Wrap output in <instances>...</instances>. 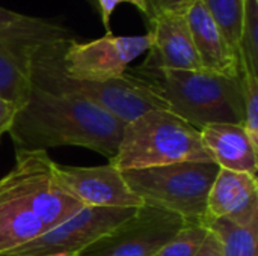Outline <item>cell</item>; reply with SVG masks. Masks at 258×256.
<instances>
[{"instance_id":"26","label":"cell","mask_w":258,"mask_h":256,"mask_svg":"<svg viewBox=\"0 0 258 256\" xmlns=\"http://www.w3.org/2000/svg\"><path fill=\"white\" fill-rule=\"evenodd\" d=\"M197 256H222V247H221V241L216 237L215 232L209 231L201 249L198 250Z\"/></svg>"},{"instance_id":"25","label":"cell","mask_w":258,"mask_h":256,"mask_svg":"<svg viewBox=\"0 0 258 256\" xmlns=\"http://www.w3.org/2000/svg\"><path fill=\"white\" fill-rule=\"evenodd\" d=\"M18 106L11 103V101H6L3 98H0V139L5 133L9 131L12 122H14V118L18 112Z\"/></svg>"},{"instance_id":"28","label":"cell","mask_w":258,"mask_h":256,"mask_svg":"<svg viewBox=\"0 0 258 256\" xmlns=\"http://www.w3.org/2000/svg\"><path fill=\"white\" fill-rule=\"evenodd\" d=\"M89 2H91V3H92V5H94V0H89Z\"/></svg>"},{"instance_id":"27","label":"cell","mask_w":258,"mask_h":256,"mask_svg":"<svg viewBox=\"0 0 258 256\" xmlns=\"http://www.w3.org/2000/svg\"><path fill=\"white\" fill-rule=\"evenodd\" d=\"M57 256H77V255H57Z\"/></svg>"},{"instance_id":"5","label":"cell","mask_w":258,"mask_h":256,"mask_svg":"<svg viewBox=\"0 0 258 256\" xmlns=\"http://www.w3.org/2000/svg\"><path fill=\"white\" fill-rule=\"evenodd\" d=\"M218 172L213 161H183L125 170L122 177L145 204L168 210L186 223L207 225V198Z\"/></svg>"},{"instance_id":"21","label":"cell","mask_w":258,"mask_h":256,"mask_svg":"<svg viewBox=\"0 0 258 256\" xmlns=\"http://www.w3.org/2000/svg\"><path fill=\"white\" fill-rule=\"evenodd\" d=\"M209 226L203 223H187L168 244H165L154 256H197L201 249Z\"/></svg>"},{"instance_id":"14","label":"cell","mask_w":258,"mask_h":256,"mask_svg":"<svg viewBox=\"0 0 258 256\" xmlns=\"http://www.w3.org/2000/svg\"><path fill=\"white\" fill-rule=\"evenodd\" d=\"M73 32L59 21L24 15L0 6V47L33 56L38 50L67 45Z\"/></svg>"},{"instance_id":"24","label":"cell","mask_w":258,"mask_h":256,"mask_svg":"<svg viewBox=\"0 0 258 256\" xmlns=\"http://www.w3.org/2000/svg\"><path fill=\"white\" fill-rule=\"evenodd\" d=\"M147 2H148L150 11H151V15H153V14L166 12V11H180V12H184L187 9V6L194 0H147Z\"/></svg>"},{"instance_id":"6","label":"cell","mask_w":258,"mask_h":256,"mask_svg":"<svg viewBox=\"0 0 258 256\" xmlns=\"http://www.w3.org/2000/svg\"><path fill=\"white\" fill-rule=\"evenodd\" d=\"M54 166L56 163L48 157L47 151L17 149L15 164L3 177L47 231L67 222L83 208L60 184Z\"/></svg>"},{"instance_id":"8","label":"cell","mask_w":258,"mask_h":256,"mask_svg":"<svg viewBox=\"0 0 258 256\" xmlns=\"http://www.w3.org/2000/svg\"><path fill=\"white\" fill-rule=\"evenodd\" d=\"M138 208L83 207L67 222L0 256L79 255L136 214Z\"/></svg>"},{"instance_id":"9","label":"cell","mask_w":258,"mask_h":256,"mask_svg":"<svg viewBox=\"0 0 258 256\" xmlns=\"http://www.w3.org/2000/svg\"><path fill=\"white\" fill-rule=\"evenodd\" d=\"M186 225L180 216L144 204L132 219L77 256H154Z\"/></svg>"},{"instance_id":"4","label":"cell","mask_w":258,"mask_h":256,"mask_svg":"<svg viewBox=\"0 0 258 256\" xmlns=\"http://www.w3.org/2000/svg\"><path fill=\"white\" fill-rule=\"evenodd\" d=\"M68 45V44H67ZM67 45H53L38 50L30 59L32 86L56 95H70L91 101L124 124L153 109H166L165 103L147 91L138 80L124 74L118 80L95 83L70 78L62 66V53Z\"/></svg>"},{"instance_id":"22","label":"cell","mask_w":258,"mask_h":256,"mask_svg":"<svg viewBox=\"0 0 258 256\" xmlns=\"http://www.w3.org/2000/svg\"><path fill=\"white\" fill-rule=\"evenodd\" d=\"M243 88V127L258 148V77L243 71L242 72Z\"/></svg>"},{"instance_id":"2","label":"cell","mask_w":258,"mask_h":256,"mask_svg":"<svg viewBox=\"0 0 258 256\" xmlns=\"http://www.w3.org/2000/svg\"><path fill=\"white\" fill-rule=\"evenodd\" d=\"M125 74L165 103L168 110L201 130L209 124L243 125L242 78L204 69L127 68Z\"/></svg>"},{"instance_id":"23","label":"cell","mask_w":258,"mask_h":256,"mask_svg":"<svg viewBox=\"0 0 258 256\" xmlns=\"http://www.w3.org/2000/svg\"><path fill=\"white\" fill-rule=\"evenodd\" d=\"M121 3L133 5L138 11H141L144 14V17L147 20L151 15V11H150V6H148V2L147 0H94V5L98 8V14H100V18H101V24L104 26L106 35H112L110 18H112L116 6L121 5Z\"/></svg>"},{"instance_id":"19","label":"cell","mask_w":258,"mask_h":256,"mask_svg":"<svg viewBox=\"0 0 258 256\" xmlns=\"http://www.w3.org/2000/svg\"><path fill=\"white\" fill-rule=\"evenodd\" d=\"M227 42L239 53L245 0H203ZM240 54V53H239Z\"/></svg>"},{"instance_id":"13","label":"cell","mask_w":258,"mask_h":256,"mask_svg":"<svg viewBox=\"0 0 258 256\" xmlns=\"http://www.w3.org/2000/svg\"><path fill=\"white\" fill-rule=\"evenodd\" d=\"M194 47L204 71L242 78L240 54L230 47L203 0H194L186 9Z\"/></svg>"},{"instance_id":"7","label":"cell","mask_w":258,"mask_h":256,"mask_svg":"<svg viewBox=\"0 0 258 256\" xmlns=\"http://www.w3.org/2000/svg\"><path fill=\"white\" fill-rule=\"evenodd\" d=\"M153 45V35H104L89 42L71 41L62 53V66L70 78L80 81H110L124 77L128 65Z\"/></svg>"},{"instance_id":"1","label":"cell","mask_w":258,"mask_h":256,"mask_svg":"<svg viewBox=\"0 0 258 256\" xmlns=\"http://www.w3.org/2000/svg\"><path fill=\"white\" fill-rule=\"evenodd\" d=\"M124 125L91 101L32 86L8 133L17 149L47 151L57 146H82L112 158Z\"/></svg>"},{"instance_id":"10","label":"cell","mask_w":258,"mask_h":256,"mask_svg":"<svg viewBox=\"0 0 258 256\" xmlns=\"http://www.w3.org/2000/svg\"><path fill=\"white\" fill-rule=\"evenodd\" d=\"M54 172L60 184L83 207L141 208L145 204L127 186L122 172L110 163L92 167L56 164Z\"/></svg>"},{"instance_id":"16","label":"cell","mask_w":258,"mask_h":256,"mask_svg":"<svg viewBox=\"0 0 258 256\" xmlns=\"http://www.w3.org/2000/svg\"><path fill=\"white\" fill-rule=\"evenodd\" d=\"M42 222L15 195L5 178L0 180V255L8 253L45 232Z\"/></svg>"},{"instance_id":"17","label":"cell","mask_w":258,"mask_h":256,"mask_svg":"<svg viewBox=\"0 0 258 256\" xmlns=\"http://www.w3.org/2000/svg\"><path fill=\"white\" fill-rule=\"evenodd\" d=\"M30 59V54L0 47V98L18 107L32 89Z\"/></svg>"},{"instance_id":"20","label":"cell","mask_w":258,"mask_h":256,"mask_svg":"<svg viewBox=\"0 0 258 256\" xmlns=\"http://www.w3.org/2000/svg\"><path fill=\"white\" fill-rule=\"evenodd\" d=\"M239 53L242 71L258 77V0H245Z\"/></svg>"},{"instance_id":"15","label":"cell","mask_w":258,"mask_h":256,"mask_svg":"<svg viewBox=\"0 0 258 256\" xmlns=\"http://www.w3.org/2000/svg\"><path fill=\"white\" fill-rule=\"evenodd\" d=\"M200 134L219 169L257 177L258 148L242 124H209L200 130Z\"/></svg>"},{"instance_id":"18","label":"cell","mask_w":258,"mask_h":256,"mask_svg":"<svg viewBox=\"0 0 258 256\" xmlns=\"http://www.w3.org/2000/svg\"><path fill=\"white\" fill-rule=\"evenodd\" d=\"M207 226L219 238L222 256H257L258 222L237 226L224 219H216Z\"/></svg>"},{"instance_id":"11","label":"cell","mask_w":258,"mask_h":256,"mask_svg":"<svg viewBox=\"0 0 258 256\" xmlns=\"http://www.w3.org/2000/svg\"><path fill=\"white\" fill-rule=\"evenodd\" d=\"M153 45L141 66L154 69L200 71L201 62L194 47L186 11H166L153 14L148 20Z\"/></svg>"},{"instance_id":"12","label":"cell","mask_w":258,"mask_h":256,"mask_svg":"<svg viewBox=\"0 0 258 256\" xmlns=\"http://www.w3.org/2000/svg\"><path fill=\"white\" fill-rule=\"evenodd\" d=\"M216 219L237 226L258 222L257 177L219 169L207 198V223Z\"/></svg>"},{"instance_id":"3","label":"cell","mask_w":258,"mask_h":256,"mask_svg":"<svg viewBox=\"0 0 258 256\" xmlns=\"http://www.w3.org/2000/svg\"><path fill=\"white\" fill-rule=\"evenodd\" d=\"M183 161H213L200 130L166 109H153L127 122L109 163L119 172ZM215 163V161H213Z\"/></svg>"}]
</instances>
